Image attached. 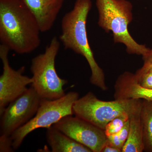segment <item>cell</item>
Returning a JSON list of instances; mask_svg holds the SVG:
<instances>
[{"label": "cell", "instance_id": "15", "mask_svg": "<svg viewBox=\"0 0 152 152\" xmlns=\"http://www.w3.org/2000/svg\"><path fill=\"white\" fill-rule=\"evenodd\" d=\"M130 116L127 114H124L110 122L105 128V133L107 137L118 134L130 119Z\"/></svg>", "mask_w": 152, "mask_h": 152}, {"label": "cell", "instance_id": "22", "mask_svg": "<svg viewBox=\"0 0 152 152\" xmlns=\"http://www.w3.org/2000/svg\"><path fill=\"white\" fill-rule=\"evenodd\" d=\"M148 72H150L152 74V68H151V69H150L148 71Z\"/></svg>", "mask_w": 152, "mask_h": 152}, {"label": "cell", "instance_id": "14", "mask_svg": "<svg viewBox=\"0 0 152 152\" xmlns=\"http://www.w3.org/2000/svg\"><path fill=\"white\" fill-rule=\"evenodd\" d=\"M140 118L143 134L144 151L152 152V101L142 100Z\"/></svg>", "mask_w": 152, "mask_h": 152}, {"label": "cell", "instance_id": "7", "mask_svg": "<svg viewBox=\"0 0 152 152\" xmlns=\"http://www.w3.org/2000/svg\"><path fill=\"white\" fill-rule=\"evenodd\" d=\"M42 99L31 86L11 102L1 115V136L10 137L16 130L34 116Z\"/></svg>", "mask_w": 152, "mask_h": 152}, {"label": "cell", "instance_id": "20", "mask_svg": "<svg viewBox=\"0 0 152 152\" xmlns=\"http://www.w3.org/2000/svg\"><path fill=\"white\" fill-rule=\"evenodd\" d=\"M107 140L113 146L121 150L122 151L124 145L120 140L118 134H115L107 137Z\"/></svg>", "mask_w": 152, "mask_h": 152}, {"label": "cell", "instance_id": "19", "mask_svg": "<svg viewBox=\"0 0 152 152\" xmlns=\"http://www.w3.org/2000/svg\"><path fill=\"white\" fill-rule=\"evenodd\" d=\"M130 129V120L126 123L122 129L118 133L120 140L124 145L129 136Z\"/></svg>", "mask_w": 152, "mask_h": 152}, {"label": "cell", "instance_id": "1", "mask_svg": "<svg viewBox=\"0 0 152 152\" xmlns=\"http://www.w3.org/2000/svg\"><path fill=\"white\" fill-rule=\"evenodd\" d=\"M37 20L21 0H0V41L19 54L34 52L40 45Z\"/></svg>", "mask_w": 152, "mask_h": 152}, {"label": "cell", "instance_id": "2", "mask_svg": "<svg viewBox=\"0 0 152 152\" xmlns=\"http://www.w3.org/2000/svg\"><path fill=\"white\" fill-rule=\"evenodd\" d=\"M91 0H76L73 8L63 17L60 41L66 49L72 50L84 57L88 64L91 75V83L102 91L107 90L102 69L95 60L87 34V19L92 8Z\"/></svg>", "mask_w": 152, "mask_h": 152}, {"label": "cell", "instance_id": "4", "mask_svg": "<svg viewBox=\"0 0 152 152\" xmlns=\"http://www.w3.org/2000/svg\"><path fill=\"white\" fill-rule=\"evenodd\" d=\"M142 99L101 100L91 92L79 98L73 107V115L104 130L106 126L117 117L130 116L140 111Z\"/></svg>", "mask_w": 152, "mask_h": 152}, {"label": "cell", "instance_id": "17", "mask_svg": "<svg viewBox=\"0 0 152 152\" xmlns=\"http://www.w3.org/2000/svg\"><path fill=\"white\" fill-rule=\"evenodd\" d=\"M140 84L147 88L152 89V74L148 72L140 77L136 76Z\"/></svg>", "mask_w": 152, "mask_h": 152}, {"label": "cell", "instance_id": "11", "mask_svg": "<svg viewBox=\"0 0 152 152\" xmlns=\"http://www.w3.org/2000/svg\"><path fill=\"white\" fill-rule=\"evenodd\" d=\"M115 99H142L152 101V89L139 83L135 74L126 72L120 75L115 83Z\"/></svg>", "mask_w": 152, "mask_h": 152}, {"label": "cell", "instance_id": "8", "mask_svg": "<svg viewBox=\"0 0 152 152\" xmlns=\"http://www.w3.org/2000/svg\"><path fill=\"white\" fill-rule=\"evenodd\" d=\"M53 126L92 152H101L107 141L104 130L73 115L64 117Z\"/></svg>", "mask_w": 152, "mask_h": 152}, {"label": "cell", "instance_id": "12", "mask_svg": "<svg viewBox=\"0 0 152 152\" xmlns=\"http://www.w3.org/2000/svg\"><path fill=\"white\" fill-rule=\"evenodd\" d=\"M46 139L52 152H92L53 126L47 129Z\"/></svg>", "mask_w": 152, "mask_h": 152}, {"label": "cell", "instance_id": "6", "mask_svg": "<svg viewBox=\"0 0 152 152\" xmlns=\"http://www.w3.org/2000/svg\"><path fill=\"white\" fill-rule=\"evenodd\" d=\"M79 98L77 93L71 91L56 99H42L34 116L10 136L13 149H18L33 131L39 128L48 129L64 117L74 115L73 107Z\"/></svg>", "mask_w": 152, "mask_h": 152}, {"label": "cell", "instance_id": "18", "mask_svg": "<svg viewBox=\"0 0 152 152\" xmlns=\"http://www.w3.org/2000/svg\"><path fill=\"white\" fill-rule=\"evenodd\" d=\"M12 141L10 137H0V152H8L13 151Z\"/></svg>", "mask_w": 152, "mask_h": 152}, {"label": "cell", "instance_id": "3", "mask_svg": "<svg viewBox=\"0 0 152 152\" xmlns=\"http://www.w3.org/2000/svg\"><path fill=\"white\" fill-rule=\"evenodd\" d=\"M98 24L106 33L112 32L114 42L125 45L129 54L145 56L150 48L139 44L128 29L132 21V4L128 0H96Z\"/></svg>", "mask_w": 152, "mask_h": 152}, {"label": "cell", "instance_id": "9", "mask_svg": "<svg viewBox=\"0 0 152 152\" xmlns=\"http://www.w3.org/2000/svg\"><path fill=\"white\" fill-rule=\"evenodd\" d=\"M10 50L0 45V58L3 65V73L0 76V116L10 103L23 94L31 84L32 78L23 75L24 66L16 70L11 67L8 58Z\"/></svg>", "mask_w": 152, "mask_h": 152}, {"label": "cell", "instance_id": "13", "mask_svg": "<svg viewBox=\"0 0 152 152\" xmlns=\"http://www.w3.org/2000/svg\"><path fill=\"white\" fill-rule=\"evenodd\" d=\"M140 110L130 118L129 132L122 152L144 151L143 134Z\"/></svg>", "mask_w": 152, "mask_h": 152}, {"label": "cell", "instance_id": "21", "mask_svg": "<svg viewBox=\"0 0 152 152\" xmlns=\"http://www.w3.org/2000/svg\"><path fill=\"white\" fill-rule=\"evenodd\" d=\"M101 152H122L121 150L113 146L107 140Z\"/></svg>", "mask_w": 152, "mask_h": 152}, {"label": "cell", "instance_id": "10", "mask_svg": "<svg viewBox=\"0 0 152 152\" xmlns=\"http://www.w3.org/2000/svg\"><path fill=\"white\" fill-rule=\"evenodd\" d=\"M33 14L41 32L53 27L62 7L64 0H21Z\"/></svg>", "mask_w": 152, "mask_h": 152}, {"label": "cell", "instance_id": "16", "mask_svg": "<svg viewBox=\"0 0 152 152\" xmlns=\"http://www.w3.org/2000/svg\"><path fill=\"white\" fill-rule=\"evenodd\" d=\"M142 59L143 65L136 72L135 75L137 77H140L145 73L152 68V48L150 49L149 51L146 55L142 56Z\"/></svg>", "mask_w": 152, "mask_h": 152}, {"label": "cell", "instance_id": "5", "mask_svg": "<svg viewBox=\"0 0 152 152\" xmlns=\"http://www.w3.org/2000/svg\"><path fill=\"white\" fill-rule=\"evenodd\" d=\"M60 48L59 41L56 37H53L44 53L32 60L31 86L42 99H56L66 94L64 87L67 81L60 77L55 67Z\"/></svg>", "mask_w": 152, "mask_h": 152}]
</instances>
